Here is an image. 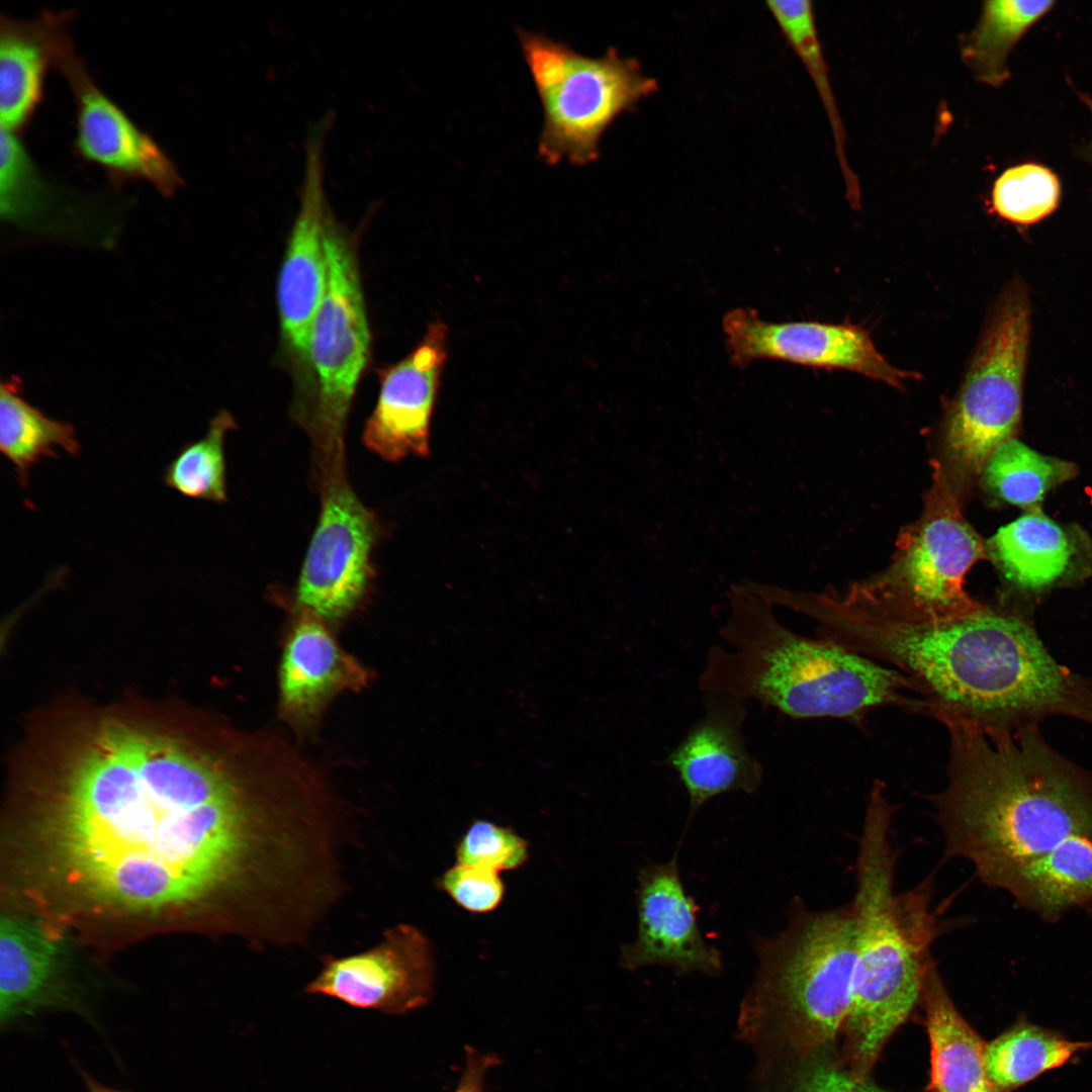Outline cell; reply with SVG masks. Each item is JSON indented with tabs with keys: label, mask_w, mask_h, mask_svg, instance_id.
Masks as SVG:
<instances>
[{
	"label": "cell",
	"mask_w": 1092,
	"mask_h": 1092,
	"mask_svg": "<svg viewBox=\"0 0 1092 1092\" xmlns=\"http://www.w3.org/2000/svg\"><path fill=\"white\" fill-rule=\"evenodd\" d=\"M22 766L42 788L63 881L130 912L224 911L251 946L308 918L331 867L323 785L283 739L171 710L70 713Z\"/></svg>",
	"instance_id": "6da1fadb"
},
{
	"label": "cell",
	"mask_w": 1092,
	"mask_h": 1092,
	"mask_svg": "<svg viewBox=\"0 0 1092 1092\" xmlns=\"http://www.w3.org/2000/svg\"><path fill=\"white\" fill-rule=\"evenodd\" d=\"M947 784L928 796L944 838L943 859L970 860L1003 889L1022 866L1073 835L1092 839V791L1030 733L1010 724L943 718Z\"/></svg>",
	"instance_id": "7a4b0ae2"
},
{
	"label": "cell",
	"mask_w": 1092,
	"mask_h": 1092,
	"mask_svg": "<svg viewBox=\"0 0 1092 1092\" xmlns=\"http://www.w3.org/2000/svg\"><path fill=\"white\" fill-rule=\"evenodd\" d=\"M896 807L885 785L870 793L855 864V966L850 1008L841 1029L846 1068L868 1077L895 1030L918 1002L941 927L930 911L929 882L896 894Z\"/></svg>",
	"instance_id": "3957f363"
},
{
	"label": "cell",
	"mask_w": 1092,
	"mask_h": 1092,
	"mask_svg": "<svg viewBox=\"0 0 1092 1092\" xmlns=\"http://www.w3.org/2000/svg\"><path fill=\"white\" fill-rule=\"evenodd\" d=\"M720 634L729 648L710 649L699 679L704 694L754 701L796 719L857 720L883 706L931 714L919 686L904 673L791 631L742 590Z\"/></svg>",
	"instance_id": "277c9868"
},
{
	"label": "cell",
	"mask_w": 1092,
	"mask_h": 1092,
	"mask_svg": "<svg viewBox=\"0 0 1092 1092\" xmlns=\"http://www.w3.org/2000/svg\"><path fill=\"white\" fill-rule=\"evenodd\" d=\"M756 972L745 1007L775 1016L804 1046L817 1049L841 1033L855 966L853 906L809 910L795 898L785 928L755 936Z\"/></svg>",
	"instance_id": "5b68a950"
},
{
	"label": "cell",
	"mask_w": 1092,
	"mask_h": 1092,
	"mask_svg": "<svg viewBox=\"0 0 1092 1092\" xmlns=\"http://www.w3.org/2000/svg\"><path fill=\"white\" fill-rule=\"evenodd\" d=\"M518 37L542 106L538 155L550 166L597 161L605 131L658 89L616 49L588 57L542 33L519 29Z\"/></svg>",
	"instance_id": "8992f818"
},
{
	"label": "cell",
	"mask_w": 1092,
	"mask_h": 1092,
	"mask_svg": "<svg viewBox=\"0 0 1092 1092\" xmlns=\"http://www.w3.org/2000/svg\"><path fill=\"white\" fill-rule=\"evenodd\" d=\"M1030 328L1029 293L1016 278L995 304L946 419L945 454L960 479L982 472L1017 431Z\"/></svg>",
	"instance_id": "52a82bcc"
},
{
	"label": "cell",
	"mask_w": 1092,
	"mask_h": 1092,
	"mask_svg": "<svg viewBox=\"0 0 1092 1092\" xmlns=\"http://www.w3.org/2000/svg\"><path fill=\"white\" fill-rule=\"evenodd\" d=\"M328 282L309 337L315 416L323 430L339 434L370 350V331L353 236L328 209L325 230Z\"/></svg>",
	"instance_id": "ba28073f"
},
{
	"label": "cell",
	"mask_w": 1092,
	"mask_h": 1092,
	"mask_svg": "<svg viewBox=\"0 0 1092 1092\" xmlns=\"http://www.w3.org/2000/svg\"><path fill=\"white\" fill-rule=\"evenodd\" d=\"M984 550L938 471L923 519L899 564L900 589L883 595L928 617L971 614L981 606L965 592L964 577Z\"/></svg>",
	"instance_id": "9c48e42d"
},
{
	"label": "cell",
	"mask_w": 1092,
	"mask_h": 1092,
	"mask_svg": "<svg viewBox=\"0 0 1092 1092\" xmlns=\"http://www.w3.org/2000/svg\"><path fill=\"white\" fill-rule=\"evenodd\" d=\"M433 946L417 926L387 928L372 947L347 956L326 954L305 992L350 1006L401 1015L427 1005L434 994Z\"/></svg>",
	"instance_id": "30bf717a"
},
{
	"label": "cell",
	"mask_w": 1092,
	"mask_h": 1092,
	"mask_svg": "<svg viewBox=\"0 0 1092 1092\" xmlns=\"http://www.w3.org/2000/svg\"><path fill=\"white\" fill-rule=\"evenodd\" d=\"M333 122L334 114L328 112L307 130L298 209L277 282L281 334L301 364L308 361L310 330L328 282L325 145Z\"/></svg>",
	"instance_id": "8fae6325"
},
{
	"label": "cell",
	"mask_w": 1092,
	"mask_h": 1092,
	"mask_svg": "<svg viewBox=\"0 0 1092 1092\" xmlns=\"http://www.w3.org/2000/svg\"><path fill=\"white\" fill-rule=\"evenodd\" d=\"M722 326L730 362L737 367L766 359L846 369L897 388L913 376L889 363L869 334L853 325L768 322L752 308L737 307L724 315Z\"/></svg>",
	"instance_id": "7c38bea8"
},
{
	"label": "cell",
	"mask_w": 1092,
	"mask_h": 1092,
	"mask_svg": "<svg viewBox=\"0 0 1092 1092\" xmlns=\"http://www.w3.org/2000/svg\"><path fill=\"white\" fill-rule=\"evenodd\" d=\"M375 519L351 488H328L302 565L297 599L322 619L338 620L361 601L371 574Z\"/></svg>",
	"instance_id": "4fadbf2b"
},
{
	"label": "cell",
	"mask_w": 1092,
	"mask_h": 1092,
	"mask_svg": "<svg viewBox=\"0 0 1092 1092\" xmlns=\"http://www.w3.org/2000/svg\"><path fill=\"white\" fill-rule=\"evenodd\" d=\"M72 43L56 68L66 78L76 105L77 154L114 180H141L163 196L174 195L183 184L174 162L98 87Z\"/></svg>",
	"instance_id": "5bb4252c"
},
{
	"label": "cell",
	"mask_w": 1092,
	"mask_h": 1092,
	"mask_svg": "<svg viewBox=\"0 0 1092 1092\" xmlns=\"http://www.w3.org/2000/svg\"><path fill=\"white\" fill-rule=\"evenodd\" d=\"M636 901L637 934L621 948L624 969L660 966L677 975L722 971L721 952L702 935L700 907L684 886L677 852L666 862L640 870Z\"/></svg>",
	"instance_id": "9a60e30c"
},
{
	"label": "cell",
	"mask_w": 1092,
	"mask_h": 1092,
	"mask_svg": "<svg viewBox=\"0 0 1092 1092\" xmlns=\"http://www.w3.org/2000/svg\"><path fill=\"white\" fill-rule=\"evenodd\" d=\"M447 327L429 325L415 349L378 371L379 395L367 420L366 447L388 461L428 456L430 424L447 358Z\"/></svg>",
	"instance_id": "2e32d148"
},
{
	"label": "cell",
	"mask_w": 1092,
	"mask_h": 1092,
	"mask_svg": "<svg viewBox=\"0 0 1092 1092\" xmlns=\"http://www.w3.org/2000/svg\"><path fill=\"white\" fill-rule=\"evenodd\" d=\"M705 712L667 756L689 801V819L716 796L753 794L763 780L760 762L747 749L742 727L746 702L726 694H705Z\"/></svg>",
	"instance_id": "e0dca14e"
},
{
	"label": "cell",
	"mask_w": 1092,
	"mask_h": 1092,
	"mask_svg": "<svg viewBox=\"0 0 1092 1092\" xmlns=\"http://www.w3.org/2000/svg\"><path fill=\"white\" fill-rule=\"evenodd\" d=\"M369 671L348 654L322 619L301 610L286 639L279 668V705L292 726L312 725L339 693L364 688Z\"/></svg>",
	"instance_id": "ac0fdd59"
},
{
	"label": "cell",
	"mask_w": 1092,
	"mask_h": 1092,
	"mask_svg": "<svg viewBox=\"0 0 1092 1092\" xmlns=\"http://www.w3.org/2000/svg\"><path fill=\"white\" fill-rule=\"evenodd\" d=\"M72 13L44 11L33 19L0 20V122L19 133L31 120L42 97L43 81L72 41Z\"/></svg>",
	"instance_id": "d6986e66"
},
{
	"label": "cell",
	"mask_w": 1092,
	"mask_h": 1092,
	"mask_svg": "<svg viewBox=\"0 0 1092 1092\" xmlns=\"http://www.w3.org/2000/svg\"><path fill=\"white\" fill-rule=\"evenodd\" d=\"M920 1002L930 1044L928 1092H1000L985 1065L986 1042L952 1002L936 965L929 970Z\"/></svg>",
	"instance_id": "ffe728a7"
},
{
	"label": "cell",
	"mask_w": 1092,
	"mask_h": 1092,
	"mask_svg": "<svg viewBox=\"0 0 1092 1092\" xmlns=\"http://www.w3.org/2000/svg\"><path fill=\"white\" fill-rule=\"evenodd\" d=\"M58 947L36 923L8 916L0 927V1020L9 1026L44 1006L58 1005Z\"/></svg>",
	"instance_id": "44dd1931"
},
{
	"label": "cell",
	"mask_w": 1092,
	"mask_h": 1092,
	"mask_svg": "<svg viewBox=\"0 0 1092 1092\" xmlns=\"http://www.w3.org/2000/svg\"><path fill=\"white\" fill-rule=\"evenodd\" d=\"M1003 890L1049 921L1073 907L1092 912V839L1070 836L1018 869Z\"/></svg>",
	"instance_id": "7402d4cb"
},
{
	"label": "cell",
	"mask_w": 1092,
	"mask_h": 1092,
	"mask_svg": "<svg viewBox=\"0 0 1092 1092\" xmlns=\"http://www.w3.org/2000/svg\"><path fill=\"white\" fill-rule=\"evenodd\" d=\"M987 551L1010 582L1040 589L1068 573L1076 547L1059 524L1035 511L1000 528L989 540Z\"/></svg>",
	"instance_id": "603a6c76"
},
{
	"label": "cell",
	"mask_w": 1092,
	"mask_h": 1092,
	"mask_svg": "<svg viewBox=\"0 0 1092 1092\" xmlns=\"http://www.w3.org/2000/svg\"><path fill=\"white\" fill-rule=\"evenodd\" d=\"M69 194L47 179L17 133L0 132V211L3 220L27 230L64 228L75 215Z\"/></svg>",
	"instance_id": "cb8c5ba5"
},
{
	"label": "cell",
	"mask_w": 1092,
	"mask_h": 1092,
	"mask_svg": "<svg viewBox=\"0 0 1092 1092\" xmlns=\"http://www.w3.org/2000/svg\"><path fill=\"white\" fill-rule=\"evenodd\" d=\"M57 448L70 456L80 453L81 445L73 425L52 419L27 402L21 395L19 380L2 381L0 386V449L13 465L22 487L29 484V473L43 458H56Z\"/></svg>",
	"instance_id": "d4e9b609"
},
{
	"label": "cell",
	"mask_w": 1092,
	"mask_h": 1092,
	"mask_svg": "<svg viewBox=\"0 0 1092 1092\" xmlns=\"http://www.w3.org/2000/svg\"><path fill=\"white\" fill-rule=\"evenodd\" d=\"M1054 1L991 0L965 37L962 59L975 79L998 87L1010 73L1007 60L1022 35L1054 6Z\"/></svg>",
	"instance_id": "484cf974"
},
{
	"label": "cell",
	"mask_w": 1092,
	"mask_h": 1092,
	"mask_svg": "<svg viewBox=\"0 0 1092 1092\" xmlns=\"http://www.w3.org/2000/svg\"><path fill=\"white\" fill-rule=\"evenodd\" d=\"M1063 1034L1020 1019L985 1048L987 1072L1000 1092H1012L1068 1063L1081 1049Z\"/></svg>",
	"instance_id": "4316f807"
},
{
	"label": "cell",
	"mask_w": 1092,
	"mask_h": 1092,
	"mask_svg": "<svg viewBox=\"0 0 1092 1092\" xmlns=\"http://www.w3.org/2000/svg\"><path fill=\"white\" fill-rule=\"evenodd\" d=\"M982 473L985 487L996 497L1035 512L1052 488L1076 475L1077 467L1011 438L993 452Z\"/></svg>",
	"instance_id": "83f0119b"
},
{
	"label": "cell",
	"mask_w": 1092,
	"mask_h": 1092,
	"mask_svg": "<svg viewBox=\"0 0 1092 1092\" xmlns=\"http://www.w3.org/2000/svg\"><path fill=\"white\" fill-rule=\"evenodd\" d=\"M766 6L816 86L833 131L835 152L842 170L847 198L853 207H858V179L845 156V131L818 38L812 3L808 0H774L766 1Z\"/></svg>",
	"instance_id": "f1b7e54d"
},
{
	"label": "cell",
	"mask_w": 1092,
	"mask_h": 1092,
	"mask_svg": "<svg viewBox=\"0 0 1092 1092\" xmlns=\"http://www.w3.org/2000/svg\"><path fill=\"white\" fill-rule=\"evenodd\" d=\"M235 420L222 411L210 421L206 434L183 445L167 465L164 483L180 494L223 503L226 499L224 437Z\"/></svg>",
	"instance_id": "f546056e"
},
{
	"label": "cell",
	"mask_w": 1092,
	"mask_h": 1092,
	"mask_svg": "<svg viewBox=\"0 0 1092 1092\" xmlns=\"http://www.w3.org/2000/svg\"><path fill=\"white\" fill-rule=\"evenodd\" d=\"M1061 184L1051 169L1023 163L1004 170L991 191V206L1001 218L1019 225L1036 223L1059 206Z\"/></svg>",
	"instance_id": "4dcf8cb0"
},
{
	"label": "cell",
	"mask_w": 1092,
	"mask_h": 1092,
	"mask_svg": "<svg viewBox=\"0 0 1092 1092\" xmlns=\"http://www.w3.org/2000/svg\"><path fill=\"white\" fill-rule=\"evenodd\" d=\"M528 855V842L512 828L481 819L469 825L456 846L458 863L497 873L520 868Z\"/></svg>",
	"instance_id": "1f68e13d"
},
{
	"label": "cell",
	"mask_w": 1092,
	"mask_h": 1092,
	"mask_svg": "<svg viewBox=\"0 0 1092 1092\" xmlns=\"http://www.w3.org/2000/svg\"><path fill=\"white\" fill-rule=\"evenodd\" d=\"M438 886L457 905L472 913L494 910L505 895V885L497 872L458 862L440 877Z\"/></svg>",
	"instance_id": "d6a6232c"
},
{
	"label": "cell",
	"mask_w": 1092,
	"mask_h": 1092,
	"mask_svg": "<svg viewBox=\"0 0 1092 1092\" xmlns=\"http://www.w3.org/2000/svg\"><path fill=\"white\" fill-rule=\"evenodd\" d=\"M789 1092H892L832 1062L815 1061L798 1074Z\"/></svg>",
	"instance_id": "836d02e7"
},
{
	"label": "cell",
	"mask_w": 1092,
	"mask_h": 1092,
	"mask_svg": "<svg viewBox=\"0 0 1092 1092\" xmlns=\"http://www.w3.org/2000/svg\"><path fill=\"white\" fill-rule=\"evenodd\" d=\"M465 1064L454 1092H485L487 1072L500 1064L495 1053H485L467 1044L464 1048Z\"/></svg>",
	"instance_id": "e575fe53"
},
{
	"label": "cell",
	"mask_w": 1092,
	"mask_h": 1092,
	"mask_svg": "<svg viewBox=\"0 0 1092 1092\" xmlns=\"http://www.w3.org/2000/svg\"><path fill=\"white\" fill-rule=\"evenodd\" d=\"M83 1077H84L85 1084L87 1086L88 1092H126V1091L116 1090V1089L107 1087V1086L95 1081L94 1079H92L90 1076H88L86 1074H83Z\"/></svg>",
	"instance_id": "d590c367"
}]
</instances>
